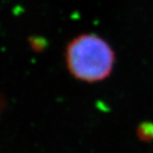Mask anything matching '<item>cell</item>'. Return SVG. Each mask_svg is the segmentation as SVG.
<instances>
[{
  "label": "cell",
  "mask_w": 153,
  "mask_h": 153,
  "mask_svg": "<svg viewBox=\"0 0 153 153\" xmlns=\"http://www.w3.org/2000/svg\"><path fill=\"white\" fill-rule=\"evenodd\" d=\"M65 60L70 74L88 83L108 77L115 64V53L107 42L94 34H83L67 45Z\"/></svg>",
  "instance_id": "obj_1"
}]
</instances>
